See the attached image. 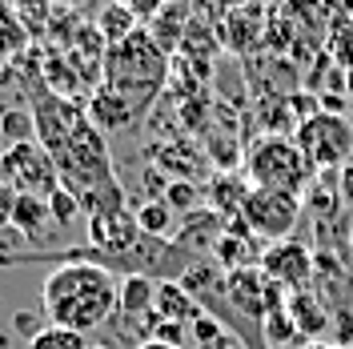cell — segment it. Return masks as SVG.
Returning <instances> with one entry per match:
<instances>
[{
    "instance_id": "cell-9",
    "label": "cell",
    "mask_w": 353,
    "mask_h": 349,
    "mask_svg": "<svg viewBox=\"0 0 353 349\" xmlns=\"http://www.w3.org/2000/svg\"><path fill=\"white\" fill-rule=\"evenodd\" d=\"M161 321H169V326H193L201 313V301L185 289L181 281H165L161 289H157V309H153Z\"/></svg>"
},
{
    "instance_id": "cell-18",
    "label": "cell",
    "mask_w": 353,
    "mask_h": 349,
    "mask_svg": "<svg viewBox=\"0 0 353 349\" xmlns=\"http://www.w3.org/2000/svg\"><path fill=\"white\" fill-rule=\"evenodd\" d=\"M28 349H92V346H88V333H77V329L65 326H44L28 337Z\"/></svg>"
},
{
    "instance_id": "cell-30",
    "label": "cell",
    "mask_w": 353,
    "mask_h": 349,
    "mask_svg": "<svg viewBox=\"0 0 353 349\" xmlns=\"http://www.w3.org/2000/svg\"><path fill=\"white\" fill-rule=\"evenodd\" d=\"M0 4H8V0H0Z\"/></svg>"
},
{
    "instance_id": "cell-19",
    "label": "cell",
    "mask_w": 353,
    "mask_h": 349,
    "mask_svg": "<svg viewBox=\"0 0 353 349\" xmlns=\"http://www.w3.org/2000/svg\"><path fill=\"white\" fill-rule=\"evenodd\" d=\"M81 213H85V209H81V201H77V197L68 193L65 185H61L57 193L48 197V217L57 221L61 229H72V225L81 221Z\"/></svg>"
},
{
    "instance_id": "cell-10",
    "label": "cell",
    "mask_w": 353,
    "mask_h": 349,
    "mask_svg": "<svg viewBox=\"0 0 353 349\" xmlns=\"http://www.w3.org/2000/svg\"><path fill=\"white\" fill-rule=\"evenodd\" d=\"M285 309H289V317H293V326L301 329V337H321V333H330V313H325L321 297H317L313 289L289 293Z\"/></svg>"
},
{
    "instance_id": "cell-8",
    "label": "cell",
    "mask_w": 353,
    "mask_h": 349,
    "mask_svg": "<svg viewBox=\"0 0 353 349\" xmlns=\"http://www.w3.org/2000/svg\"><path fill=\"white\" fill-rule=\"evenodd\" d=\"M261 269L277 289L297 293V289H309L313 269H317V257H313V249H309L305 241L285 237V241H273V245L261 249Z\"/></svg>"
},
{
    "instance_id": "cell-16",
    "label": "cell",
    "mask_w": 353,
    "mask_h": 349,
    "mask_svg": "<svg viewBox=\"0 0 353 349\" xmlns=\"http://www.w3.org/2000/svg\"><path fill=\"white\" fill-rule=\"evenodd\" d=\"M137 225H141V233L145 237H157V241H169L176 229L173 221V209L165 205V201H145V205H137Z\"/></svg>"
},
{
    "instance_id": "cell-27",
    "label": "cell",
    "mask_w": 353,
    "mask_h": 349,
    "mask_svg": "<svg viewBox=\"0 0 353 349\" xmlns=\"http://www.w3.org/2000/svg\"><path fill=\"white\" fill-rule=\"evenodd\" d=\"M221 4H245V0H221Z\"/></svg>"
},
{
    "instance_id": "cell-1",
    "label": "cell",
    "mask_w": 353,
    "mask_h": 349,
    "mask_svg": "<svg viewBox=\"0 0 353 349\" xmlns=\"http://www.w3.org/2000/svg\"><path fill=\"white\" fill-rule=\"evenodd\" d=\"M32 132L44 145V153L52 157L61 185L81 201L88 217L129 205V197L112 173L105 132L97 129V121L88 117L85 105L57 97L52 88L41 85V92L32 97Z\"/></svg>"
},
{
    "instance_id": "cell-26",
    "label": "cell",
    "mask_w": 353,
    "mask_h": 349,
    "mask_svg": "<svg viewBox=\"0 0 353 349\" xmlns=\"http://www.w3.org/2000/svg\"><path fill=\"white\" fill-rule=\"evenodd\" d=\"M52 4H61V8H77V4H85V0H52Z\"/></svg>"
},
{
    "instance_id": "cell-14",
    "label": "cell",
    "mask_w": 353,
    "mask_h": 349,
    "mask_svg": "<svg viewBox=\"0 0 353 349\" xmlns=\"http://www.w3.org/2000/svg\"><path fill=\"white\" fill-rule=\"evenodd\" d=\"M28 41H32V32L21 21V12L12 4H0V57L4 61L8 57H21L24 48H28Z\"/></svg>"
},
{
    "instance_id": "cell-3",
    "label": "cell",
    "mask_w": 353,
    "mask_h": 349,
    "mask_svg": "<svg viewBox=\"0 0 353 349\" xmlns=\"http://www.w3.org/2000/svg\"><path fill=\"white\" fill-rule=\"evenodd\" d=\"M165 81H169V52L141 24L129 41L112 44L109 52H105V68H101L97 85L112 88L117 97H125L132 109L145 117V112L153 109V101L165 92Z\"/></svg>"
},
{
    "instance_id": "cell-5",
    "label": "cell",
    "mask_w": 353,
    "mask_h": 349,
    "mask_svg": "<svg viewBox=\"0 0 353 349\" xmlns=\"http://www.w3.org/2000/svg\"><path fill=\"white\" fill-rule=\"evenodd\" d=\"M293 141L301 145V153L309 157V165L317 173L325 169H345L353 157V121L345 112L317 109L309 121H301L293 129Z\"/></svg>"
},
{
    "instance_id": "cell-25",
    "label": "cell",
    "mask_w": 353,
    "mask_h": 349,
    "mask_svg": "<svg viewBox=\"0 0 353 349\" xmlns=\"http://www.w3.org/2000/svg\"><path fill=\"white\" fill-rule=\"evenodd\" d=\"M301 349H350V346H337V341H305Z\"/></svg>"
},
{
    "instance_id": "cell-12",
    "label": "cell",
    "mask_w": 353,
    "mask_h": 349,
    "mask_svg": "<svg viewBox=\"0 0 353 349\" xmlns=\"http://www.w3.org/2000/svg\"><path fill=\"white\" fill-rule=\"evenodd\" d=\"M97 28H101V37H105V44H121L129 41L132 32L141 28V21H137V12L132 8H125L121 0H112V4H105L101 8V17H97Z\"/></svg>"
},
{
    "instance_id": "cell-7",
    "label": "cell",
    "mask_w": 353,
    "mask_h": 349,
    "mask_svg": "<svg viewBox=\"0 0 353 349\" xmlns=\"http://www.w3.org/2000/svg\"><path fill=\"white\" fill-rule=\"evenodd\" d=\"M297 221H301V197L277 193V189H249V197L241 205L245 233L265 241V245L293 237Z\"/></svg>"
},
{
    "instance_id": "cell-23",
    "label": "cell",
    "mask_w": 353,
    "mask_h": 349,
    "mask_svg": "<svg viewBox=\"0 0 353 349\" xmlns=\"http://www.w3.org/2000/svg\"><path fill=\"white\" fill-rule=\"evenodd\" d=\"M337 197H341L345 205H353V165H345V169L337 173Z\"/></svg>"
},
{
    "instance_id": "cell-15",
    "label": "cell",
    "mask_w": 353,
    "mask_h": 349,
    "mask_svg": "<svg viewBox=\"0 0 353 349\" xmlns=\"http://www.w3.org/2000/svg\"><path fill=\"white\" fill-rule=\"evenodd\" d=\"M253 241L249 233H241V237H217L213 241V253H217V261L229 269V273H237V269H249V265L257 261L261 253L253 249Z\"/></svg>"
},
{
    "instance_id": "cell-20",
    "label": "cell",
    "mask_w": 353,
    "mask_h": 349,
    "mask_svg": "<svg viewBox=\"0 0 353 349\" xmlns=\"http://www.w3.org/2000/svg\"><path fill=\"white\" fill-rule=\"evenodd\" d=\"M173 213H189V209H197L201 201V189L193 185V181H169L165 185V197H161Z\"/></svg>"
},
{
    "instance_id": "cell-6",
    "label": "cell",
    "mask_w": 353,
    "mask_h": 349,
    "mask_svg": "<svg viewBox=\"0 0 353 349\" xmlns=\"http://www.w3.org/2000/svg\"><path fill=\"white\" fill-rule=\"evenodd\" d=\"M0 185H8L12 193H28L48 201L61 189V173H57L52 157L44 153L41 141H12L0 153Z\"/></svg>"
},
{
    "instance_id": "cell-24",
    "label": "cell",
    "mask_w": 353,
    "mask_h": 349,
    "mask_svg": "<svg viewBox=\"0 0 353 349\" xmlns=\"http://www.w3.org/2000/svg\"><path fill=\"white\" fill-rule=\"evenodd\" d=\"M132 349H185V346H173V341H157V337H149V341H141V346Z\"/></svg>"
},
{
    "instance_id": "cell-21",
    "label": "cell",
    "mask_w": 353,
    "mask_h": 349,
    "mask_svg": "<svg viewBox=\"0 0 353 349\" xmlns=\"http://www.w3.org/2000/svg\"><path fill=\"white\" fill-rule=\"evenodd\" d=\"M125 8H132L137 12V21L141 24H149V21H157L165 8H169V0H121Z\"/></svg>"
},
{
    "instance_id": "cell-22",
    "label": "cell",
    "mask_w": 353,
    "mask_h": 349,
    "mask_svg": "<svg viewBox=\"0 0 353 349\" xmlns=\"http://www.w3.org/2000/svg\"><path fill=\"white\" fill-rule=\"evenodd\" d=\"M12 201H17V193H12L8 185H0V229L12 225Z\"/></svg>"
},
{
    "instance_id": "cell-13",
    "label": "cell",
    "mask_w": 353,
    "mask_h": 349,
    "mask_svg": "<svg viewBox=\"0 0 353 349\" xmlns=\"http://www.w3.org/2000/svg\"><path fill=\"white\" fill-rule=\"evenodd\" d=\"M44 221H52L48 217V201H44V197L17 193V201H12V229H17L24 241H32L37 233H41Z\"/></svg>"
},
{
    "instance_id": "cell-29",
    "label": "cell",
    "mask_w": 353,
    "mask_h": 349,
    "mask_svg": "<svg viewBox=\"0 0 353 349\" xmlns=\"http://www.w3.org/2000/svg\"><path fill=\"white\" fill-rule=\"evenodd\" d=\"M92 349H109V346H92Z\"/></svg>"
},
{
    "instance_id": "cell-28",
    "label": "cell",
    "mask_w": 353,
    "mask_h": 349,
    "mask_svg": "<svg viewBox=\"0 0 353 349\" xmlns=\"http://www.w3.org/2000/svg\"><path fill=\"white\" fill-rule=\"evenodd\" d=\"M350 253H353V225H350Z\"/></svg>"
},
{
    "instance_id": "cell-4",
    "label": "cell",
    "mask_w": 353,
    "mask_h": 349,
    "mask_svg": "<svg viewBox=\"0 0 353 349\" xmlns=\"http://www.w3.org/2000/svg\"><path fill=\"white\" fill-rule=\"evenodd\" d=\"M245 181L253 189H277V193L301 197L313 189L317 169L309 165L301 145L285 132H265L261 141L245 157Z\"/></svg>"
},
{
    "instance_id": "cell-2",
    "label": "cell",
    "mask_w": 353,
    "mask_h": 349,
    "mask_svg": "<svg viewBox=\"0 0 353 349\" xmlns=\"http://www.w3.org/2000/svg\"><path fill=\"white\" fill-rule=\"evenodd\" d=\"M117 306H121V285L112 269L97 261H57L41 281V309L48 326L92 333L117 313Z\"/></svg>"
},
{
    "instance_id": "cell-11",
    "label": "cell",
    "mask_w": 353,
    "mask_h": 349,
    "mask_svg": "<svg viewBox=\"0 0 353 349\" xmlns=\"http://www.w3.org/2000/svg\"><path fill=\"white\" fill-rule=\"evenodd\" d=\"M157 289H161V285H157L153 277H145V273L125 277V281H121V306H117V313H121L125 321H132V317L145 321L157 309Z\"/></svg>"
},
{
    "instance_id": "cell-17",
    "label": "cell",
    "mask_w": 353,
    "mask_h": 349,
    "mask_svg": "<svg viewBox=\"0 0 353 349\" xmlns=\"http://www.w3.org/2000/svg\"><path fill=\"white\" fill-rule=\"evenodd\" d=\"M249 189H253L249 181H233V173H217L213 189H209V201H213L217 213H237L241 217V205L249 197Z\"/></svg>"
}]
</instances>
